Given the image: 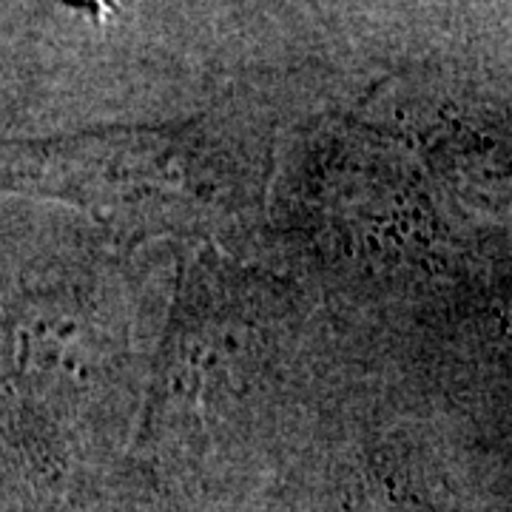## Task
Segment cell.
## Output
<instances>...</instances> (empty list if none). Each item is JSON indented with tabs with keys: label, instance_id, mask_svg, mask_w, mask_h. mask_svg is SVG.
Returning a JSON list of instances; mask_svg holds the SVG:
<instances>
[{
	"label": "cell",
	"instance_id": "obj_1",
	"mask_svg": "<svg viewBox=\"0 0 512 512\" xmlns=\"http://www.w3.org/2000/svg\"><path fill=\"white\" fill-rule=\"evenodd\" d=\"M83 3H100L103 6V3H111V0H83Z\"/></svg>",
	"mask_w": 512,
	"mask_h": 512
}]
</instances>
